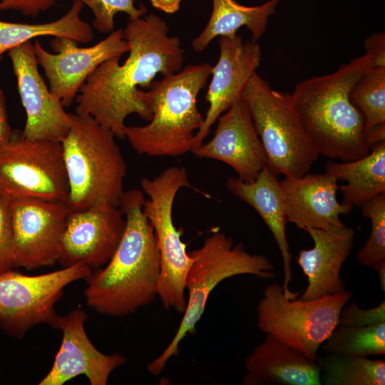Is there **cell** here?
<instances>
[{"mask_svg": "<svg viewBox=\"0 0 385 385\" xmlns=\"http://www.w3.org/2000/svg\"><path fill=\"white\" fill-rule=\"evenodd\" d=\"M227 188L233 195L253 207L271 231L282 258L283 292L288 298H296L298 293L289 288L292 279V254L286 233L285 202L277 175L265 165L253 181L230 177Z\"/></svg>", "mask_w": 385, "mask_h": 385, "instance_id": "obj_21", "label": "cell"}, {"mask_svg": "<svg viewBox=\"0 0 385 385\" xmlns=\"http://www.w3.org/2000/svg\"><path fill=\"white\" fill-rule=\"evenodd\" d=\"M218 44L220 56L213 66L205 96L209 107L202 127L195 134L192 153L203 143L219 116L241 98L247 84L261 63L260 46L252 41H244L237 34L232 36H220Z\"/></svg>", "mask_w": 385, "mask_h": 385, "instance_id": "obj_17", "label": "cell"}, {"mask_svg": "<svg viewBox=\"0 0 385 385\" xmlns=\"http://www.w3.org/2000/svg\"><path fill=\"white\" fill-rule=\"evenodd\" d=\"M16 267L10 201L0 197V273Z\"/></svg>", "mask_w": 385, "mask_h": 385, "instance_id": "obj_31", "label": "cell"}, {"mask_svg": "<svg viewBox=\"0 0 385 385\" xmlns=\"http://www.w3.org/2000/svg\"><path fill=\"white\" fill-rule=\"evenodd\" d=\"M325 172L337 180L346 183L339 185L342 203L361 207L369 200L385 193V141L371 147L363 158L345 162L328 161Z\"/></svg>", "mask_w": 385, "mask_h": 385, "instance_id": "obj_24", "label": "cell"}, {"mask_svg": "<svg viewBox=\"0 0 385 385\" xmlns=\"http://www.w3.org/2000/svg\"><path fill=\"white\" fill-rule=\"evenodd\" d=\"M212 68L207 63L189 64L151 83L147 91L151 120L145 125H125L123 130L125 138L138 154L176 157L191 152L195 131L204 121L197 98Z\"/></svg>", "mask_w": 385, "mask_h": 385, "instance_id": "obj_4", "label": "cell"}, {"mask_svg": "<svg viewBox=\"0 0 385 385\" xmlns=\"http://www.w3.org/2000/svg\"><path fill=\"white\" fill-rule=\"evenodd\" d=\"M51 46L53 53L35 40L34 53L48 81L51 94L64 107L72 104L88 77L99 65L129 51L122 29L112 31L106 38L89 47H80L78 42L65 37H54Z\"/></svg>", "mask_w": 385, "mask_h": 385, "instance_id": "obj_12", "label": "cell"}, {"mask_svg": "<svg viewBox=\"0 0 385 385\" xmlns=\"http://www.w3.org/2000/svg\"><path fill=\"white\" fill-rule=\"evenodd\" d=\"M385 322V302L378 306L364 309L356 302L344 306L339 314L337 326L365 327Z\"/></svg>", "mask_w": 385, "mask_h": 385, "instance_id": "obj_32", "label": "cell"}, {"mask_svg": "<svg viewBox=\"0 0 385 385\" xmlns=\"http://www.w3.org/2000/svg\"><path fill=\"white\" fill-rule=\"evenodd\" d=\"M305 231L314 246L301 250L297 259L307 279L299 299L313 300L343 292L345 289L340 270L352 250L354 229L344 225L333 230L307 228Z\"/></svg>", "mask_w": 385, "mask_h": 385, "instance_id": "obj_20", "label": "cell"}, {"mask_svg": "<svg viewBox=\"0 0 385 385\" xmlns=\"http://www.w3.org/2000/svg\"><path fill=\"white\" fill-rule=\"evenodd\" d=\"M287 222L299 229L333 230L344 225L341 215H348L354 207L337 200V179L332 175L309 173L279 180Z\"/></svg>", "mask_w": 385, "mask_h": 385, "instance_id": "obj_19", "label": "cell"}, {"mask_svg": "<svg viewBox=\"0 0 385 385\" xmlns=\"http://www.w3.org/2000/svg\"><path fill=\"white\" fill-rule=\"evenodd\" d=\"M144 192H124L119 205L125 219L120 242L103 268L85 279L86 304L102 314L122 317L158 297L160 260L154 230L144 214Z\"/></svg>", "mask_w": 385, "mask_h": 385, "instance_id": "obj_2", "label": "cell"}, {"mask_svg": "<svg viewBox=\"0 0 385 385\" xmlns=\"http://www.w3.org/2000/svg\"><path fill=\"white\" fill-rule=\"evenodd\" d=\"M140 185L149 197L145 199L143 210L154 230L160 252L158 297L164 308L183 313L185 279L193 258L182 240V230L174 225L173 206L178 192L190 186L187 170L183 167H169L153 179L142 178Z\"/></svg>", "mask_w": 385, "mask_h": 385, "instance_id": "obj_8", "label": "cell"}, {"mask_svg": "<svg viewBox=\"0 0 385 385\" xmlns=\"http://www.w3.org/2000/svg\"><path fill=\"white\" fill-rule=\"evenodd\" d=\"M212 11L201 33L192 41V49L203 51L217 36H232L245 26L257 42L265 32L268 20L275 14L280 0H269L258 6H248L235 0H212Z\"/></svg>", "mask_w": 385, "mask_h": 385, "instance_id": "obj_23", "label": "cell"}, {"mask_svg": "<svg viewBox=\"0 0 385 385\" xmlns=\"http://www.w3.org/2000/svg\"><path fill=\"white\" fill-rule=\"evenodd\" d=\"M372 66L371 58L365 53L332 73L298 83L290 93L293 107L319 155L345 162L370 152L364 115L349 94Z\"/></svg>", "mask_w": 385, "mask_h": 385, "instance_id": "obj_3", "label": "cell"}, {"mask_svg": "<svg viewBox=\"0 0 385 385\" xmlns=\"http://www.w3.org/2000/svg\"><path fill=\"white\" fill-rule=\"evenodd\" d=\"M9 201L17 267L33 270L54 265L70 212L66 203L34 198Z\"/></svg>", "mask_w": 385, "mask_h": 385, "instance_id": "obj_13", "label": "cell"}, {"mask_svg": "<svg viewBox=\"0 0 385 385\" xmlns=\"http://www.w3.org/2000/svg\"><path fill=\"white\" fill-rule=\"evenodd\" d=\"M78 1L92 11L93 27L99 33L110 34L114 31V17L117 13H125L129 19L144 16L148 9L143 4L135 6L133 0H72Z\"/></svg>", "mask_w": 385, "mask_h": 385, "instance_id": "obj_30", "label": "cell"}, {"mask_svg": "<svg viewBox=\"0 0 385 385\" xmlns=\"http://www.w3.org/2000/svg\"><path fill=\"white\" fill-rule=\"evenodd\" d=\"M0 12H1V10H0Z\"/></svg>", "mask_w": 385, "mask_h": 385, "instance_id": "obj_38", "label": "cell"}, {"mask_svg": "<svg viewBox=\"0 0 385 385\" xmlns=\"http://www.w3.org/2000/svg\"><path fill=\"white\" fill-rule=\"evenodd\" d=\"M58 0H0V10H13L26 16H37L53 6Z\"/></svg>", "mask_w": 385, "mask_h": 385, "instance_id": "obj_33", "label": "cell"}, {"mask_svg": "<svg viewBox=\"0 0 385 385\" xmlns=\"http://www.w3.org/2000/svg\"><path fill=\"white\" fill-rule=\"evenodd\" d=\"M68 196L61 143L31 140L13 130L0 146V197L66 202Z\"/></svg>", "mask_w": 385, "mask_h": 385, "instance_id": "obj_10", "label": "cell"}, {"mask_svg": "<svg viewBox=\"0 0 385 385\" xmlns=\"http://www.w3.org/2000/svg\"><path fill=\"white\" fill-rule=\"evenodd\" d=\"M373 269H374L379 278L381 289L385 291V260L379 262Z\"/></svg>", "mask_w": 385, "mask_h": 385, "instance_id": "obj_37", "label": "cell"}, {"mask_svg": "<svg viewBox=\"0 0 385 385\" xmlns=\"http://www.w3.org/2000/svg\"><path fill=\"white\" fill-rule=\"evenodd\" d=\"M168 31L166 21L153 14L129 19L123 29L128 58L120 64L121 56H115L94 70L75 99V113L92 116L120 139H125L128 115L135 113L150 121L148 92L142 88H149L158 73L179 72L185 61L180 39Z\"/></svg>", "mask_w": 385, "mask_h": 385, "instance_id": "obj_1", "label": "cell"}, {"mask_svg": "<svg viewBox=\"0 0 385 385\" xmlns=\"http://www.w3.org/2000/svg\"><path fill=\"white\" fill-rule=\"evenodd\" d=\"M83 6L78 1H73L63 16L46 23L23 24L0 20V60L4 53L38 37H65L83 43L92 41V27L81 18Z\"/></svg>", "mask_w": 385, "mask_h": 385, "instance_id": "obj_25", "label": "cell"}, {"mask_svg": "<svg viewBox=\"0 0 385 385\" xmlns=\"http://www.w3.org/2000/svg\"><path fill=\"white\" fill-rule=\"evenodd\" d=\"M242 99L262 145L266 166L277 175L299 178L319 158L293 107L290 93L272 88L255 73Z\"/></svg>", "mask_w": 385, "mask_h": 385, "instance_id": "obj_7", "label": "cell"}, {"mask_svg": "<svg viewBox=\"0 0 385 385\" xmlns=\"http://www.w3.org/2000/svg\"><path fill=\"white\" fill-rule=\"evenodd\" d=\"M361 215L370 220L371 232L364 246L358 251L356 259L364 266L374 268L385 260V193L364 203Z\"/></svg>", "mask_w": 385, "mask_h": 385, "instance_id": "obj_29", "label": "cell"}, {"mask_svg": "<svg viewBox=\"0 0 385 385\" xmlns=\"http://www.w3.org/2000/svg\"><path fill=\"white\" fill-rule=\"evenodd\" d=\"M61 142L68 183L70 211L119 206L127 165L114 133L91 115L69 113Z\"/></svg>", "mask_w": 385, "mask_h": 385, "instance_id": "obj_5", "label": "cell"}, {"mask_svg": "<svg viewBox=\"0 0 385 385\" xmlns=\"http://www.w3.org/2000/svg\"><path fill=\"white\" fill-rule=\"evenodd\" d=\"M349 98L362 113L365 132L385 124V66H372L355 83Z\"/></svg>", "mask_w": 385, "mask_h": 385, "instance_id": "obj_28", "label": "cell"}, {"mask_svg": "<svg viewBox=\"0 0 385 385\" xmlns=\"http://www.w3.org/2000/svg\"><path fill=\"white\" fill-rule=\"evenodd\" d=\"M182 0H150L151 4L157 9L166 14L176 13L180 7Z\"/></svg>", "mask_w": 385, "mask_h": 385, "instance_id": "obj_36", "label": "cell"}, {"mask_svg": "<svg viewBox=\"0 0 385 385\" xmlns=\"http://www.w3.org/2000/svg\"><path fill=\"white\" fill-rule=\"evenodd\" d=\"M93 270L76 263L53 272L26 275L14 270L0 273V327L21 339L34 326L51 325L58 315L55 304L70 283L85 279Z\"/></svg>", "mask_w": 385, "mask_h": 385, "instance_id": "obj_11", "label": "cell"}, {"mask_svg": "<svg viewBox=\"0 0 385 385\" xmlns=\"http://www.w3.org/2000/svg\"><path fill=\"white\" fill-rule=\"evenodd\" d=\"M193 258L185 279L186 307L178 330L164 351L147 366L153 375L160 374L168 361L179 354V344L203 314L212 291L223 280L240 274L262 279L275 277L274 267L265 255L251 254L242 242L235 243L225 232L216 231L207 237L202 246L189 252Z\"/></svg>", "mask_w": 385, "mask_h": 385, "instance_id": "obj_6", "label": "cell"}, {"mask_svg": "<svg viewBox=\"0 0 385 385\" xmlns=\"http://www.w3.org/2000/svg\"><path fill=\"white\" fill-rule=\"evenodd\" d=\"M321 382L325 385H384L385 361L367 356L336 354L317 356Z\"/></svg>", "mask_w": 385, "mask_h": 385, "instance_id": "obj_26", "label": "cell"}, {"mask_svg": "<svg viewBox=\"0 0 385 385\" xmlns=\"http://www.w3.org/2000/svg\"><path fill=\"white\" fill-rule=\"evenodd\" d=\"M7 53L26 112L23 135L31 140L61 142L69 130V113L53 97L41 75L34 43L26 42Z\"/></svg>", "mask_w": 385, "mask_h": 385, "instance_id": "obj_15", "label": "cell"}, {"mask_svg": "<svg viewBox=\"0 0 385 385\" xmlns=\"http://www.w3.org/2000/svg\"><path fill=\"white\" fill-rule=\"evenodd\" d=\"M244 385H320V370L296 349L270 334L245 360Z\"/></svg>", "mask_w": 385, "mask_h": 385, "instance_id": "obj_22", "label": "cell"}, {"mask_svg": "<svg viewBox=\"0 0 385 385\" xmlns=\"http://www.w3.org/2000/svg\"><path fill=\"white\" fill-rule=\"evenodd\" d=\"M343 292L304 301L285 296L277 283L267 286L257 307L259 329L316 361L319 347L337 327L342 308L351 298Z\"/></svg>", "mask_w": 385, "mask_h": 385, "instance_id": "obj_9", "label": "cell"}, {"mask_svg": "<svg viewBox=\"0 0 385 385\" xmlns=\"http://www.w3.org/2000/svg\"><path fill=\"white\" fill-rule=\"evenodd\" d=\"M13 133L6 110V98L4 91L0 88V146L6 143Z\"/></svg>", "mask_w": 385, "mask_h": 385, "instance_id": "obj_35", "label": "cell"}, {"mask_svg": "<svg viewBox=\"0 0 385 385\" xmlns=\"http://www.w3.org/2000/svg\"><path fill=\"white\" fill-rule=\"evenodd\" d=\"M366 53L373 61L374 66H385V34L376 32L368 36L364 41Z\"/></svg>", "mask_w": 385, "mask_h": 385, "instance_id": "obj_34", "label": "cell"}, {"mask_svg": "<svg viewBox=\"0 0 385 385\" xmlns=\"http://www.w3.org/2000/svg\"><path fill=\"white\" fill-rule=\"evenodd\" d=\"M87 318L76 307L53 319L50 326L61 330L62 342L51 369L39 385H63L80 375L86 376L91 385H106L112 371L126 362L119 353L105 354L94 346L85 330Z\"/></svg>", "mask_w": 385, "mask_h": 385, "instance_id": "obj_16", "label": "cell"}, {"mask_svg": "<svg viewBox=\"0 0 385 385\" xmlns=\"http://www.w3.org/2000/svg\"><path fill=\"white\" fill-rule=\"evenodd\" d=\"M125 227V216L115 205L70 211L58 262L62 267L83 263L92 270L106 265L115 253Z\"/></svg>", "mask_w": 385, "mask_h": 385, "instance_id": "obj_14", "label": "cell"}, {"mask_svg": "<svg viewBox=\"0 0 385 385\" xmlns=\"http://www.w3.org/2000/svg\"><path fill=\"white\" fill-rule=\"evenodd\" d=\"M213 137L192 152L197 157L222 161L245 182L257 178L266 157L248 108L241 98L217 120Z\"/></svg>", "mask_w": 385, "mask_h": 385, "instance_id": "obj_18", "label": "cell"}, {"mask_svg": "<svg viewBox=\"0 0 385 385\" xmlns=\"http://www.w3.org/2000/svg\"><path fill=\"white\" fill-rule=\"evenodd\" d=\"M327 354L351 356L385 354V322L365 327L337 326L322 344Z\"/></svg>", "mask_w": 385, "mask_h": 385, "instance_id": "obj_27", "label": "cell"}]
</instances>
